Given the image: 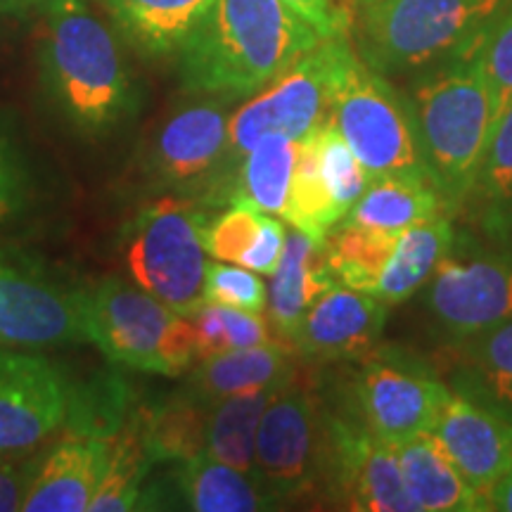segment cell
<instances>
[{"mask_svg": "<svg viewBox=\"0 0 512 512\" xmlns=\"http://www.w3.org/2000/svg\"><path fill=\"white\" fill-rule=\"evenodd\" d=\"M354 396L361 425L392 446L432 432L451 392L413 358L382 354L363 363Z\"/></svg>", "mask_w": 512, "mask_h": 512, "instance_id": "obj_10", "label": "cell"}, {"mask_svg": "<svg viewBox=\"0 0 512 512\" xmlns=\"http://www.w3.org/2000/svg\"><path fill=\"white\" fill-rule=\"evenodd\" d=\"M81 339L83 292L0 264V347L41 349Z\"/></svg>", "mask_w": 512, "mask_h": 512, "instance_id": "obj_15", "label": "cell"}, {"mask_svg": "<svg viewBox=\"0 0 512 512\" xmlns=\"http://www.w3.org/2000/svg\"><path fill=\"white\" fill-rule=\"evenodd\" d=\"M330 117L370 181L401 174L430 176L411 102L403 100L384 74L368 67L358 55L342 76Z\"/></svg>", "mask_w": 512, "mask_h": 512, "instance_id": "obj_8", "label": "cell"}, {"mask_svg": "<svg viewBox=\"0 0 512 512\" xmlns=\"http://www.w3.org/2000/svg\"><path fill=\"white\" fill-rule=\"evenodd\" d=\"M418 512H486V498L465 482L432 432L392 444Z\"/></svg>", "mask_w": 512, "mask_h": 512, "instance_id": "obj_21", "label": "cell"}, {"mask_svg": "<svg viewBox=\"0 0 512 512\" xmlns=\"http://www.w3.org/2000/svg\"><path fill=\"white\" fill-rule=\"evenodd\" d=\"M211 403L202 401L188 387L143 408L145 444L152 463H185L207 456V413Z\"/></svg>", "mask_w": 512, "mask_h": 512, "instance_id": "obj_25", "label": "cell"}, {"mask_svg": "<svg viewBox=\"0 0 512 512\" xmlns=\"http://www.w3.org/2000/svg\"><path fill=\"white\" fill-rule=\"evenodd\" d=\"M349 36L323 38L299 57L278 79L230 114V164L238 166L245 152L266 136L302 140L323 126L332 114L337 88L354 60Z\"/></svg>", "mask_w": 512, "mask_h": 512, "instance_id": "obj_6", "label": "cell"}, {"mask_svg": "<svg viewBox=\"0 0 512 512\" xmlns=\"http://www.w3.org/2000/svg\"><path fill=\"white\" fill-rule=\"evenodd\" d=\"M475 188L498 207H512V102L498 114Z\"/></svg>", "mask_w": 512, "mask_h": 512, "instance_id": "obj_38", "label": "cell"}, {"mask_svg": "<svg viewBox=\"0 0 512 512\" xmlns=\"http://www.w3.org/2000/svg\"><path fill=\"white\" fill-rule=\"evenodd\" d=\"M69 387L48 358L0 351V456L24 453L64 425Z\"/></svg>", "mask_w": 512, "mask_h": 512, "instance_id": "obj_14", "label": "cell"}, {"mask_svg": "<svg viewBox=\"0 0 512 512\" xmlns=\"http://www.w3.org/2000/svg\"><path fill=\"white\" fill-rule=\"evenodd\" d=\"M292 354L278 342H266L259 347L226 351L197 361L185 387L202 401L214 403L226 396L242 392L271 389L280 392L294 382Z\"/></svg>", "mask_w": 512, "mask_h": 512, "instance_id": "obj_22", "label": "cell"}, {"mask_svg": "<svg viewBox=\"0 0 512 512\" xmlns=\"http://www.w3.org/2000/svg\"><path fill=\"white\" fill-rule=\"evenodd\" d=\"M368 3H375V0H356V10L361 8V5H368Z\"/></svg>", "mask_w": 512, "mask_h": 512, "instance_id": "obj_46", "label": "cell"}, {"mask_svg": "<svg viewBox=\"0 0 512 512\" xmlns=\"http://www.w3.org/2000/svg\"><path fill=\"white\" fill-rule=\"evenodd\" d=\"M325 489L347 510L418 512L392 446L361 422L328 415Z\"/></svg>", "mask_w": 512, "mask_h": 512, "instance_id": "obj_12", "label": "cell"}, {"mask_svg": "<svg viewBox=\"0 0 512 512\" xmlns=\"http://www.w3.org/2000/svg\"><path fill=\"white\" fill-rule=\"evenodd\" d=\"M41 458H3L0 456V512L22 508L31 479Z\"/></svg>", "mask_w": 512, "mask_h": 512, "instance_id": "obj_42", "label": "cell"}, {"mask_svg": "<svg viewBox=\"0 0 512 512\" xmlns=\"http://www.w3.org/2000/svg\"><path fill=\"white\" fill-rule=\"evenodd\" d=\"M228 121L219 102L183 107L166 119L150 147V178L157 188L188 197L219 188L223 176L233 181Z\"/></svg>", "mask_w": 512, "mask_h": 512, "instance_id": "obj_11", "label": "cell"}, {"mask_svg": "<svg viewBox=\"0 0 512 512\" xmlns=\"http://www.w3.org/2000/svg\"><path fill=\"white\" fill-rule=\"evenodd\" d=\"M330 5L335 10L339 27H342L344 34H349L356 19V0H330Z\"/></svg>", "mask_w": 512, "mask_h": 512, "instance_id": "obj_45", "label": "cell"}, {"mask_svg": "<svg viewBox=\"0 0 512 512\" xmlns=\"http://www.w3.org/2000/svg\"><path fill=\"white\" fill-rule=\"evenodd\" d=\"M432 316L453 337L467 339L512 320V256L439 261L427 294Z\"/></svg>", "mask_w": 512, "mask_h": 512, "instance_id": "obj_13", "label": "cell"}, {"mask_svg": "<svg viewBox=\"0 0 512 512\" xmlns=\"http://www.w3.org/2000/svg\"><path fill=\"white\" fill-rule=\"evenodd\" d=\"M508 0H375L361 5L358 46L368 67L399 74L472 48Z\"/></svg>", "mask_w": 512, "mask_h": 512, "instance_id": "obj_4", "label": "cell"}, {"mask_svg": "<svg viewBox=\"0 0 512 512\" xmlns=\"http://www.w3.org/2000/svg\"><path fill=\"white\" fill-rule=\"evenodd\" d=\"M432 434L465 482L484 498L512 467V422L463 394L451 392Z\"/></svg>", "mask_w": 512, "mask_h": 512, "instance_id": "obj_18", "label": "cell"}, {"mask_svg": "<svg viewBox=\"0 0 512 512\" xmlns=\"http://www.w3.org/2000/svg\"><path fill=\"white\" fill-rule=\"evenodd\" d=\"M46 69L57 107L86 136L131 112V81L110 29L79 0H57L48 19Z\"/></svg>", "mask_w": 512, "mask_h": 512, "instance_id": "obj_3", "label": "cell"}, {"mask_svg": "<svg viewBox=\"0 0 512 512\" xmlns=\"http://www.w3.org/2000/svg\"><path fill=\"white\" fill-rule=\"evenodd\" d=\"M204 302L235 306L249 313L268 309V290L259 273L245 266H230L226 261L209 264L204 275Z\"/></svg>", "mask_w": 512, "mask_h": 512, "instance_id": "obj_37", "label": "cell"}, {"mask_svg": "<svg viewBox=\"0 0 512 512\" xmlns=\"http://www.w3.org/2000/svg\"><path fill=\"white\" fill-rule=\"evenodd\" d=\"M451 245L453 226L441 216L403 228L373 294L384 304L406 302L432 278Z\"/></svg>", "mask_w": 512, "mask_h": 512, "instance_id": "obj_23", "label": "cell"}, {"mask_svg": "<svg viewBox=\"0 0 512 512\" xmlns=\"http://www.w3.org/2000/svg\"><path fill=\"white\" fill-rule=\"evenodd\" d=\"M261 512L283 508L252 472L200 456L174 463V470L150 486L143 484L136 510Z\"/></svg>", "mask_w": 512, "mask_h": 512, "instance_id": "obj_16", "label": "cell"}, {"mask_svg": "<svg viewBox=\"0 0 512 512\" xmlns=\"http://www.w3.org/2000/svg\"><path fill=\"white\" fill-rule=\"evenodd\" d=\"M131 413V392L119 375L100 377L81 389H69L67 432L110 439Z\"/></svg>", "mask_w": 512, "mask_h": 512, "instance_id": "obj_33", "label": "cell"}, {"mask_svg": "<svg viewBox=\"0 0 512 512\" xmlns=\"http://www.w3.org/2000/svg\"><path fill=\"white\" fill-rule=\"evenodd\" d=\"M318 162L332 200L347 214L366 192L370 176L351 152V147L342 138L332 117L318 128Z\"/></svg>", "mask_w": 512, "mask_h": 512, "instance_id": "obj_35", "label": "cell"}, {"mask_svg": "<svg viewBox=\"0 0 512 512\" xmlns=\"http://www.w3.org/2000/svg\"><path fill=\"white\" fill-rule=\"evenodd\" d=\"M484 36L446 67L425 76L413 91L411 112L422 159L446 202L460 200L475 188L496 124L482 62Z\"/></svg>", "mask_w": 512, "mask_h": 512, "instance_id": "obj_2", "label": "cell"}, {"mask_svg": "<svg viewBox=\"0 0 512 512\" xmlns=\"http://www.w3.org/2000/svg\"><path fill=\"white\" fill-rule=\"evenodd\" d=\"M399 233H387L356 221H342L325 235V256L337 283L373 294L377 280L394 252Z\"/></svg>", "mask_w": 512, "mask_h": 512, "instance_id": "obj_31", "label": "cell"}, {"mask_svg": "<svg viewBox=\"0 0 512 512\" xmlns=\"http://www.w3.org/2000/svg\"><path fill=\"white\" fill-rule=\"evenodd\" d=\"M297 159V140L266 136L245 152L228 188L230 204H249L261 214L283 216Z\"/></svg>", "mask_w": 512, "mask_h": 512, "instance_id": "obj_26", "label": "cell"}, {"mask_svg": "<svg viewBox=\"0 0 512 512\" xmlns=\"http://www.w3.org/2000/svg\"><path fill=\"white\" fill-rule=\"evenodd\" d=\"M482 62L498 119V114L512 102V3L505 5L486 29Z\"/></svg>", "mask_w": 512, "mask_h": 512, "instance_id": "obj_39", "label": "cell"}, {"mask_svg": "<svg viewBox=\"0 0 512 512\" xmlns=\"http://www.w3.org/2000/svg\"><path fill=\"white\" fill-rule=\"evenodd\" d=\"M387 306L375 294L335 283L304 313L292 344L318 363L358 361L380 339Z\"/></svg>", "mask_w": 512, "mask_h": 512, "instance_id": "obj_17", "label": "cell"}, {"mask_svg": "<svg viewBox=\"0 0 512 512\" xmlns=\"http://www.w3.org/2000/svg\"><path fill=\"white\" fill-rule=\"evenodd\" d=\"M446 197L441 195L432 176L401 174L373 178L361 200L351 209V221L387 233H401L403 228L437 216Z\"/></svg>", "mask_w": 512, "mask_h": 512, "instance_id": "obj_27", "label": "cell"}, {"mask_svg": "<svg viewBox=\"0 0 512 512\" xmlns=\"http://www.w3.org/2000/svg\"><path fill=\"white\" fill-rule=\"evenodd\" d=\"M204 223L207 216L188 197L169 192L140 211L124 238V259L136 285L183 316L204 304Z\"/></svg>", "mask_w": 512, "mask_h": 512, "instance_id": "obj_7", "label": "cell"}, {"mask_svg": "<svg viewBox=\"0 0 512 512\" xmlns=\"http://www.w3.org/2000/svg\"><path fill=\"white\" fill-rule=\"evenodd\" d=\"M287 8L297 12L299 17L306 19L313 29L323 38L330 36H349L339 27L335 10H332L330 0H283Z\"/></svg>", "mask_w": 512, "mask_h": 512, "instance_id": "obj_43", "label": "cell"}, {"mask_svg": "<svg viewBox=\"0 0 512 512\" xmlns=\"http://www.w3.org/2000/svg\"><path fill=\"white\" fill-rule=\"evenodd\" d=\"M261 219H264V214L249 204H233L221 216L207 219L204 223V249L216 261L240 264V259L252 247L256 233H259Z\"/></svg>", "mask_w": 512, "mask_h": 512, "instance_id": "obj_36", "label": "cell"}, {"mask_svg": "<svg viewBox=\"0 0 512 512\" xmlns=\"http://www.w3.org/2000/svg\"><path fill=\"white\" fill-rule=\"evenodd\" d=\"M275 394L278 392L259 389L211 403L207 413V456L254 475L259 420Z\"/></svg>", "mask_w": 512, "mask_h": 512, "instance_id": "obj_30", "label": "cell"}, {"mask_svg": "<svg viewBox=\"0 0 512 512\" xmlns=\"http://www.w3.org/2000/svg\"><path fill=\"white\" fill-rule=\"evenodd\" d=\"M195 325L197 335V361L202 358L259 347V344L273 342L268 325L259 313H249L235 306L204 302L188 316Z\"/></svg>", "mask_w": 512, "mask_h": 512, "instance_id": "obj_34", "label": "cell"}, {"mask_svg": "<svg viewBox=\"0 0 512 512\" xmlns=\"http://www.w3.org/2000/svg\"><path fill=\"white\" fill-rule=\"evenodd\" d=\"M29 200V171L19 147L8 133L0 128V223L15 219L27 207Z\"/></svg>", "mask_w": 512, "mask_h": 512, "instance_id": "obj_40", "label": "cell"}, {"mask_svg": "<svg viewBox=\"0 0 512 512\" xmlns=\"http://www.w3.org/2000/svg\"><path fill=\"white\" fill-rule=\"evenodd\" d=\"M456 387L512 422V320L467 337Z\"/></svg>", "mask_w": 512, "mask_h": 512, "instance_id": "obj_28", "label": "cell"}, {"mask_svg": "<svg viewBox=\"0 0 512 512\" xmlns=\"http://www.w3.org/2000/svg\"><path fill=\"white\" fill-rule=\"evenodd\" d=\"M318 128L297 140V159H294L290 197H287L283 219L309 238L325 242V235L347 214L332 200L325 178L320 174Z\"/></svg>", "mask_w": 512, "mask_h": 512, "instance_id": "obj_32", "label": "cell"}, {"mask_svg": "<svg viewBox=\"0 0 512 512\" xmlns=\"http://www.w3.org/2000/svg\"><path fill=\"white\" fill-rule=\"evenodd\" d=\"M320 41L283 0H214L178 50L181 83L188 93L242 98L278 79Z\"/></svg>", "mask_w": 512, "mask_h": 512, "instance_id": "obj_1", "label": "cell"}, {"mask_svg": "<svg viewBox=\"0 0 512 512\" xmlns=\"http://www.w3.org/2000/svg\"><path fill=\"white\" fill-rule=\"evenodd\" d=\"M486 510L512 512V467L486 491Z\"/></svg>", "mask_w": 512, "mask_h": 512, "instance_id": "obj_44", "label": "cell"}, {"mask_svg": "<svg viewBox=\"0 0 512 512\" xmlns=\"http://www.w3.org/2000/svg\"><path fill=\"white\" fill-rule=\"evenodd\" d=\"M107 441L67 432L48 456L38 460L24 512H86L105 472Z\"/></svg>", "mask_w": 512, "mask_h": 512, "instance_id": "obj_19", "label": "cell"}, {"mask_svg": "<svg viewBox=\"0 0 512 512\" xmlns=\"http://www.w3.org/2000/svg\"><path fill=\"white\" fill-rule=\"evenodd\" d=\"M285 240L287 230L283 221H278L271 214H264L259 233H256L252 247L247 249L238 266H245L259 275H273L280 264V256H283Z\"/></svg>", "mask_w": 512, "mask_h": 512, "instance_id": "obj_41", "label": "cell"}, {"mask_svg": "<svg viewBox=\"0 0 512 512\" xmlns=\"http://www.w3.org/2000/svg\"><path fill=\"white\" fill-rule=\"evenodd\" d=\"M83 328L117 366L176 377L197 361L192 320L126 280L107 278L83 292Z\"/></svg>", "mask_w": 512, "mask_h": 512, "instance_id": "obj_5", "label": "cell"}, {"mask_svg": "<svg viewBox=\"0 0 512 512\" xmlns=\"http://www.w3.org/2000/svg\"><path fill=\"white\" fill-rule=\"evenodd\" d=\"M271 278L268 313L275 330L292 342L309 306L337 283L325 256V242L294 228L287 233L283 256Z\"/></svg>", "mask_w": 512, "mask_h": 512, "instance_id": "obj_20", "label": "cell"}, {"mask_svg": "<svg viewBox=\"0 0 512 512\" xmlns=\"http://www.w3.org/2000/svg\"><path fill=\"white\" fill-rule=\"evenodd\" d=\"M155 467L145 444L143 408H131L124 425L107 441V463L95 491L93 512L136 510L147 472Z\"/></svg>", "mask_w": 512, "mask_h": 512, "instance_id": "obj_29", "label": "cell"}, {"mask_svg": "<svg viewBox=\"0 0 512 512\" xmlns=\"http://www.w3.org/2000/svg\"><path fill=\"white\" fill-rule=\"evenodd\" d=\"M325 467L328 415L311 392L287 384L259 420L254 475L283 505L325 486Z\"/></svg>", "mask_w": 512, "mask_h": 512, "instance_id": "obj_9", "label": "cell"}, {"mask_svg": "<svg viewBox=\"0 0 512 512\" xmlns=\"http://www.w3.org/2000/svg\"><path fill=\"white\" fill-rule=\"evenodd\" d=\"M214 0H105L128 41L145 55L181 50Z\"/></svg>", "mask_w": 512, "mask_h": 512, "instance_id": "obj_24", "label": "cell"}]
</instances>
